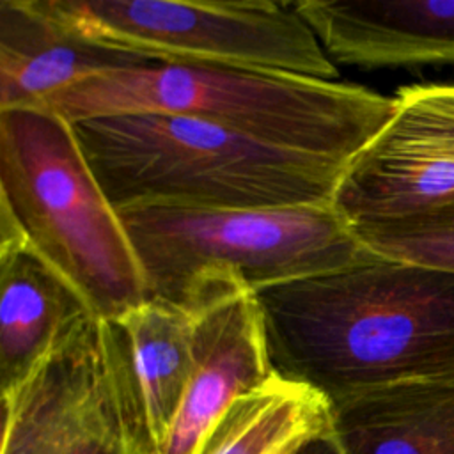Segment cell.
Masks as SVG:
<instances>
[{
	"label": "cell",
	"mask_w": 454,
	"mask_h": 454,
	"mask_svg": "<svg viewBox=\"0 0 454 454\" xmlns=\"http://www.w3.org/2000/svg\"><path fill=\"white\" fill-rule=\"evenodd\" d=\"M273 371L333 401L454 374V273L383 257L255 294Z\"/></svg>",
	"instance_id": "cell-1"
},
{
	"label": "cell",
	"mask_w": 454,
	"mask_h": 454,
	"mask_svg": "<svg viewBox=\"0 0 454 454\" xmlns=\"http://www.w3.org/2000/svg\"><path fill=\"white\" fill-rule=\"evenodd\" d=\"M73 128L117 211L332 202L348 165L176 114H115L83 119Z\"/></svg>",
	"instance_id": "cell-2"
},
{
	"label": "cell",
	"mask_w": 454,
	"mask_h": 454,
	"mask_svg": "<svg viewBox=\"0 0 454 454\" xmlns=\"http://www.w3.org/2000/svg\"><path fill=\"white\" fill-rule=\"evenodd\" d=\"M394 106L390 96L339 80L147 62L82 80L41 108L71 124L137 112L188 115L273 145L348 163L387 124Z\"/></svg>",
	"instance_id": "cell-3"
},
{
	"label": "cell",
	"mask_w": 454,
	"mask_h": 454,
	"mask_svg": "<svg viewBox=\"0 0 454 454\" xmlns=\"http://www.w3.org/2000/svg\"><path fill=\"white\" fill-rule=\"evenodd\" d=\"M119 216L147 298L193 317L238 296L380 257L332 202L248 209L153 206L121 209Z\"/></svg>",
	"instance_id": "cell-4"
},
{
	"label": "cell",
	"mask_w": 454,
	"mask_h": 454,
	"mask_svg": "<svg viewBox=\"0 0 454 454\" xmlns=\"http://www.w3.org/2000/svg\"><path fill=\"white\" fill-rule=\"evenodd\" d=\"M0 215L87 300L117 321L147 298L122 225L62 115L0 110Z\"/></svg>",
	"instance_id": "cell-5"
},
{
	"label": "cell",
	"mask_w": 454,
	"mask_h": 454,
	"mask_svg": "<svg viewBox=\"0 0 454 454\" xmlns=\"http://www.w3.org/2000/svg\"><path fill=\"white\" fill-rule=\"evenodd\" d=\"M43 2L74 34L151 62L339 76L294 2Z\"/></svg>",
	"instance_id": "cell-6"
},
{
	"label": "cell",
	"mask_w": 454,
	"mask_h": 454,
	"mask_svg": "<svg viewBox=\"0 0 454 454\" xmlns=\"http://www.w3.org/2000/svg\"><path fill=\"white\" fill-rule=\"evenodd\" d=\"M2 415L0 454H131L137 387L122 325L80 323L2 394Z\"/></svg>",
	"instance_id": "cell-7"
},
{
	"label": "cell",
	"mask_w": 454,
	"mask_h": 454,
	"mask_svg": "<svg viewBox=\"0 0 454 454\" xmlns=\"http://www.w3.org/2000/svg\"><path fill=\"white\" fill-rule=\"evenodd\" d=\"M392 98V117L348 161L332 197L351 227L454 199V83H411Z\"/></svg>",
	"instance_id": "cell-8"
},
{
	"label": "cell",
	"mask_w": 454,
	"mask_h": 454,
	"mask_svg": "<svg viewBox=\"0 0 454 454\" xmlns=\"http://www.w3.org/2000/svg\"><path fill=\"white\" fill-rule=\"evenodd\" d=\"M193 355L192 376L156 454H195L231 404L275 374L255 296L195 316Z\"/></svg>",
	"instance_id": "cell-9"
},
{
	"label": "cell",
	"mask_w": 454,
	"mask_h": 454,
	"mask_svg": "<svg viewBox=\"0 0 454 454\" xmlns=\"http://www.w3.org/2000/svg\"><path fill=\"white\" fill-rule=\"evenodd\" d=\"M294 5L335 66H454V0H305Z\"/></svg>",
	"instance_id": "cell-10"
},
{
	"label": "cell",
	"mask_w": 454,
	"mask_h": 454,
	"mask_svg": "<svg viewBox=\"0 0 454 454\" xmlns=\"http://www.w3.org/2000/svg\"><path fill=\"white\" fill-rule=\"evenodd\" d=\"M96 316L78 289L0 215V388L18 387L80 323Z\"/></svg>",
	"instance_id": "cell-11"
},
{
	"label": "cell",
	"mask_w": 454,
	"mask_h": 454,
	"mask_svg": "<svg viewBox=\"0 0 454 454\" xmlns=\"http://www.w3.org/2000/svg\"><path fill=\"white\" fill-rule=\"evenodd\" d=\"M147 62L74 34L43 0L0 2V110L41 108L82 80Z\"/></svg>",
	"instance_id": "cell-12"
},
{
	"label": "cell",
	"mask_w": 454,
	"mask_h": 454,
	"mask_svg": "<svg viewBox=\"0 0 454 454\" xmlns=\"http://www.w3.org/2000/svg\"><path fill=\"white\" fill-rule=\"evenodd\" d=\"M332 403L340 454H454V374L395 381Z\"/></svg>",
	"instance_id": "cell-13"
},
{
	"label": "cell",
	"mask_w": 454,
	"mask_h": 454,
	"mask_svg": "<svg viewBox=\"0 0 454 454\" xmlns=\"http://www.w3.org/2000/svg\"><path fill=\"white\" fill-rule=\"evenodd\" d=\"M126 330L137 387L133 454H156L193 371L195 317L145 298L117 319Z\"/></svg>",
	"instance_id": "cell-14"
},
{
	"label": "cell",
	"mask_w": 454,
	"mask_h": 454,
	"mask_svg": "<svg viewBox=\"0 0 454 454\" xmlns=\"http://www.w3.org/2000/svg\"><path fill=\"white\" fill-rule=\"evenodd\" d=\"M330 426V399L275 372L231 404L195 454H294Z\"/></svg>",
	"instance_id": "cell-15"
},
{
	"label": "cell",
	"mask_w": 454,
	"mask_h": 454,
	"mask_svg": "<svg viewBox=\"0 0 454 454\" xmlns=\"http://www.w3.org/2000/svg\"><path fill=\"white\" fill-rule=\"evenodd\" d=\"M376 255L454 273V199L429 211L353 227Z\"/></svg>",
	"instance_id": "cell-16"
},
{
	"label": "cell",
	"mask_w": 454,
	"mask_h": 454,
	"mask_svg": "<svg viewBox=\"0 0 454 454\" xmlns=\"http://www.w3.org/2000/svg\"><path fill=\"white\" fill-rule=\"evenodd\" d=\"M294 454H340V450H339V447L335 445L333 438L328 433L325 436H319L316 440L307 442Z\"/></svg>",
	"instance_id": "cell-17"
}]
</instances>
